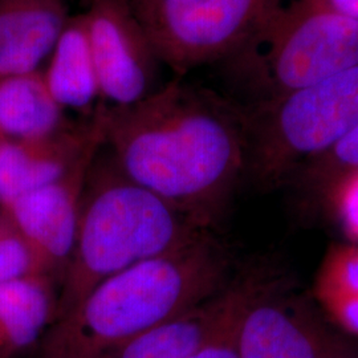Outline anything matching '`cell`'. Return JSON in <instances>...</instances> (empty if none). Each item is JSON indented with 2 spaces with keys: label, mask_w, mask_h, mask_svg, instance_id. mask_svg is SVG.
Returning <instances> with one entry per match:
<instances>
[{
  "label": "cell",
  "mask_w": 358,
  "mask_h": 358,
  "mask_svg": "<svg viewBox=\"0 0 358 358\" xmlns=\"http://www.w3.org/2000/svg\"><path fill=\"white\" fill-rule=\"evenodd\" d=\"M232 60H242L255 103L306 88L358 64V20L325 0H292Z\"/></svg>",
  "instance_id": "obj_5"
},
{
  "label": "cell",
  "mask_w": 358,
  "mask_h": 358,
  "mask_svg": "<svg viewBox=\"0 0 358 358\" xmlns=\"http://www.w3.org/2000/svg\"><path fill=\"white\" fill-rule=\"evenodd\" d=\"M129 1H131V0H129Z\"/></svg>",
  "instance_id": "obj_22"
},
{
  "label": "cell",
  "mask_w": 358,
  "mask_h": 358,
  "mask_svg": "<svg viewBox=\"0 0 358 358\" xmlns=\"http://www.w3.org/2000/svg\"><path fill=\"white\" fill-rule=\"evenodd\" d=\"M333 10L358 20V0H325Z\"/></svg>",
  "instance_id": "obj_19"
},
{
  "label": "cell",
  "mask_w": 358,
  "mask_h": 358,
  "mask_svg": "<svg viewBox=\"0 0 358 358\" xmlns=\"http://www.w3.org/2000/svg\"><path fill=\"white\" fill-rule=\"evenodd\" d=\"M56 296L48 276L0 282V358L34 345L53 322Z\"/></svg>",
  "instance_id": "obj_13"
},
{
  "label": "cell",
  "mask_w": 358,
  "mask_h": 358,
  "mask_svg": "<svg viewBox=\"0 0 358 358\" xmlns=\"http://www.w3.org/2000/svg\"><path fill=\"white\" fill-rule=\"evenodd\" d=\"M100 154L83 194L76 238L62 275L53 321L105 279L210 231L128 178L110 157L101 159Z\"/></svg>",
  "instance_id": "obj_3"
},
{
  "label": "cell",
  "mask_w": 358,
  "mask_h": 358,
  "mask_svg": "<svg viewBox=\"0 0 358 358\" xmlns=\"http://www.w3.org/2000/svg\"><path fill=\"white\" fill-rule=\"evenodd\" d=\"M29 276H44L38 257L23 231L10 213L0 206V282Z\"/></svg>",
  "instance_id": "obj_17"
},
{
  "label": "cell",
  "mask_w": 358,
  "mask_h": 358,
  "mask_svg": "<svg viewBox=\"0 0 358 358\" xmlns=\"http://www.w3.org/2000/svg\"><path fill=\"white\" fill-rule=\"evenodd\" d=\"M3 138H6V137H4V136H3V134H1V133H0V141H1V140H3Z\"/></svg>",
  "instance_id": "obj_20"
},
{
  "label": "cell",
  "mask_w": 358,
  "mask_h": 358,
  "mask_svg": "<svg viewBox=\"0 0 358 358\" xmlns=\"http://www.w3.org/2000/svg\"><path fill=\"white\" fill-rule=\"evenodd\" d=\"M68 0H0V78L40 71L68 19Z\"/></svg>",
  "instance_id": "obj_12"
},
{
  "label": "cell",
  "mask_w": 358,
  "mask_h": 358,
  "mask_svg": "<svg viewBox=\"0 0 358 358\" xmlns=\"http://www.w3.org/2000/svg\"><path fill=\"white\" fill-rule=\"evenodd\" d=\"M284 0H131L162 64L177 76L231 60Z\"/></svg>",
  "instance_id": "obj_6"
},
{
  "label": "cell",
  "mask_w": 358,
  "mask_h": 358,
  "mask_svg": "<svg viewBox=\"0 0 358 358\" xmlns=\"http://www.w3.org/2000/svg\"><path fill=\"white\" fill-rule=\"evenodd\" d=\"M66 122L41 71L0 78V133L6 138H36Z\"/></svg>",
  "instance_id": "obj_15"
},
{
  "label": "cell",
  "mask_w": 358,
  "mask_h": 358,
  "mask_svg": "<svg viewBox=\"0 0 358 358\" xmlns=\"http://www.w3.org/2000/svg\"><path fill=\"white\" fill-rule=\"evenodd\" d=\"M358 177V125L328 150L297 167L292 180L306 190H336L343 182Z\"/></svg>",
  "instance_id": "obj_16"
},
{
  "label": "cell",
  "mask_w": 358,
  "mask_h": 358,
  "mask_svg": "<svg viewBox=\"0 0 358 358\" xmlns=\"http://www.w3.org/2000/svg\"><path fill=\"white\" fill-rule=\"evenodd\" d=\"M106 105H100L90 120L66 122L50 134L0 141V206L8 205L63 176L93 142L105 138Z\"/></svg>",
  "instance_id": "obj_11"
},
{
  "label": "cell",
  "mask_w": 358,
  "mask_h": 358,
  "mask_svg": "<svg viewBox=\"0 0 358 358\" xmlns=\"http://www.w3.org/2000/svg\"><path fill=\"white\" fill-rule=\"evenodd\" d=\"M43 75L63 109H87L101 97L84 13L68 19Z\"/></svg>",
  "instance_id": "obj_14"
},
{
  "label": "cell",
  "mask_w": 358,
  "mask_h": 358,
  "mask_svg": "<svg viewBox=\"0 0 358 358\" xmlns=\"http://www.w3.org/2000/svg\"><path fill=\"white\" fill-rule=\"evenodd\" d=\"M271 282L248 304L236 329L241 358H353V348L299 299Z\"/></svg>",
  "instance_id": "obj_8"
},
{
  "label": "cell",
  "mask_w": 358,
  "mask_h": 358,
  "mask_svg": "<svg viewBox=\"0 0 358 358\" xmlns=\"http://www.w3.org/2000/svg\"><path fill=\"white\" fill-rule=\"evenodd\" d=\"M230 282V256L206 231L189 243L97 284L76 307L53 321L44 337V357H109L134 337L201 304Z\"/></svg>",
  "instance_id": "obj_2"
},
{
  "label": "cell",
  "mask_w": 358,
  "mask_h": 358,
  "mask_svg": "<svg viewBox=\"0 0 358 358\" xmlns=\"http://www.w3.org/2000/svg\"><path fill=\"white\" fill-rule=\"evenodd\" d=\"M239 321L215 340L186 358H241L236 348V329Z\"/></svg>",
  "instance_id": "obj_18"
},
{
  "label": "cell",
  "mask_w": 358,
  "mask_h": 358,
  "mask_svg": "<svg viewBox=\"0 0 358 358\" xmlns=\"http://www.w3.org/2000/svg\"><path fill=\"white\" fill-rule=\"evenodd\" d=\"M243 109L247 173L262 186H278L357 127L358 64Z\"/></svg>",
  "instance_id": "obj_4"
},
{
  "label": "cell",
  "mask_w": 358,
  "mask_h": 358,
  "mask_svg": "<svg viewBox=\"0 0 358 358\" xmlns=\"http://www.w3.org/2000/svg\"><path fill=\"white\" fill-rule=\"evenodd\" d=\"M105 148L136 183L205 227L247 173L243 106L177 76L128 106H108Z\"/></svg>",
  "instance_id": "obj_1"
},
{
  "label": "cell",
  "mask_w": 358,
  "mask_h": 358,
  "mask_svg": "<svg viewBox=\"0 0 358 358\" xmlns=\"http://www.w3.org/2000/svg\"><path fill=\"white\" fill-rule=\"evenodd\" d=\"M105 138L93 142L63 176L27 192L4 207L38 257L41 275L64 271L76 238L83 194Z\"/></svg>",
  "instance_id": "obj_9"
},
{
  "label": "cell",
  "mask_w": 358,
  "mask_h": 358,
  "mask_svg": "<svg viewBox=\"0 0 358 358\" xmlns=\"http://www.w3.org/2000/svg\"><path fill=\"white\" fill-rule=\"evenodd\" d=\"M272 282L264 275L238 276L217 294L155 325L106 358H186L230 329Z\"/></svg>",
  "instance_id": "obj_10"
},
{
  "label": "cell",
  "mask_w": 358,
  "mask_h": 358,
  "mask_svg": "<svg viewBox=\"0 0 358 358\" xmlns=\"http://www.w3.org/2000/svg\"><path fill=\"white\" fill-rule=\"evenodd\" d=\"M353 358H358V355H357V356H355V357H353Z\"/></svg>",
  "instance_id": "obj_21"
},
{
  "label": "cell",
  "mask_w": 358,
  "mask_h": 358,
  "mask_svg": "<svg viewBox=\"0 0 358 358\" xmlns=\"http://www.w3.org/2000/svg\"><path fill=\"white\" fill-rule=\"evenodd\" d=\"M101 97L128 106L162 85L153 44L129 0H88L84 13Z\"/></svg>",
  "instance_id": "obj_7"
}]
</instances>
